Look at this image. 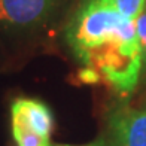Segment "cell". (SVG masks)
Returning a JSON list of instances; mask_svg holds the SVG:
<instances>
[{
	"instance_id": "obj_1",
	"label": "cell",
	"mask_w": 146,
	"mask_h": 146,
	"mask_svg": "<svg viewBox=\"0 0 146 146\" xmlns=\"http://www.w3.org/2000/svg\"><path fill=\"white\" fill-rule=\"evenodd\" d=\"M66 42L82 64V82H103L121 97L136 90L143 70L136 25L112 0H82L66 25Z\"/></svg>"
},
{
	"instance_id": "obj_2",
	"label": "cell",
	"mask_w": 146,
	"mask_h": 146,
	"mask_svg": "<svg viewBox=\"0 0 146 146\" xmlns=\"http://www.w3.org/2000/svg\"><path fill=\"white\" fill-rule=\"evenodd\" d=\"M60 0H0V27L6 31H33L54 15Z\"/></svg>"
},
{
	"instance_id": "obj_3",
	"label": "cell",
	"mask_w": 146,
	"mask_h": 146,
	"mask_svg": "<svg viewBox=\"0 0 146 146\" xmlns=\"http://www.w3.org/2000/svg\"><path fill=\"white\" fill-rule=\"evenodd\" d=\"M106 146H146V109L128 106L110 112Z\"/></svg>"
},
{
	"instance_id": "obj_4",
	"label": "cell",
	"mask_w": 146,
	"mask_h": 146,
	"mask_svg": "<svg viewBox=\"0 0 146 146\" xmlns=\"http://www.w3.org/2000/svg\"><path fill=\"white\" fill-rule=\"evenodd\" d=\"M12 124L24 125L45 139L51 137L54 130V115L49 106L36 98L21 97L11 104Z\"/></svg>"
},
{
	"instance_id": "obj_5",
	"label": "cell",
	"mask_w": 146,
	"mask_h": 146,
	"mask_svg": "<svg viewBox=\"0 0 146 146\" xmlns=\"http://www.w3.org/2000/svg\"><path fill=\"white\" fill-rule=\"evenodd\" d=\"M12 136L17 146H51L49 139L39 136L37 133L24 125L12 124Z\"/></svg>"
},
{
	"instance_id": "obj_6",
	"label": "cell",
	"mask_w": 146,
	"mask_h": 146,
	"mask_svg": "<svg viewBox=\"0 0 146 146\" xmlns=\"http://www.w3.org/2000/svg\"><path fill=\"white\" fill-rule=\"evenodd\" d=\"M112 3H113V6L119 14H122L125 18L134 21L143 11L146 0H112Z\"/></svg>"
},
{
	"instance_id": "obj_7",
	"label": "cell",
	"mask_w": 146,
	"mask_h": 146,
	"mask_svg": "<svg viewBox=\"0 0 146 146\" xmlns=\"http://www.w3.org/2000/svg\"><path fill=\"white\" fill-rule=\"evenodd\" d=\"M134 25H136V33H137V39L140 43V49H142V58H143V67L146 69V5L143 11L140 12L136 19H134Z\"/></svg>"
},
{
	"instance_id": "obj_8",
	"label": "cell",
	"mask_w": 146,
	"mask_h": 146,
	"mask_svg": "<svg viewBox=\"0 0 146 146\" xmlns=\"http://www.w3.org/2000/svg\"><path fill=\"white\" fill-rule=\"evenodd\" d=\"M57 146H73V145H57ZM79 146H106V140H104V137H100V139H97V140L91 142V143L79 145Z\"/></svg>"
}]
</instances>
